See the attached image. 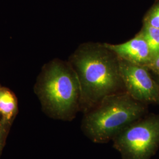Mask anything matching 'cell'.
<instances>
[{
    "label": "cell",
    "instance_id": "obj_12",
    "mask_svg": "<svg viewBox=\"0 0 159 159\" xmlns=\"http://www.w3.org/2000/svg\"><path fill=\"white\" fill-rule=\"evenodd\" d=\"M156 80H157V83H158V84H159V77H157Z\"/></svg>",
    "mask_w": 159,
    "mask_h": 159
},
{
    "label": "cell",
    "instance_id": "obj_9",
    "mask_svg": "<svg viewBox=\"0 0 159 159\" xmlns=\"http://www.w3.org/2000/svg\"><path fill=\"white\" fill-rule=\"evenodd\" d=\"M143 24L159 29V0L154 4L145 15Z\"/></svg>",
    "mask_w": 159,
    "mask_h": 159
},
{
    "label": "cell",
    "instance_id": "obj_6",
    "mask_svg": "<svg viewBox=\"0 0 159 159\" xmlns=\"http://www.w3.org/2000/svg\"><path fill=\"white\" fill-rule=\"evenodd\" d=\"M118 58L135 64L148 66L152 56L148 43L140 31L132 39L119 44H103Z\"/></svg>",
    "mask_w": 159,
    "mask_h": 159
},
{
    "label": "cell",
    "instance_id": "obj_2",
    "mask_svg": "<svg viewBox=\"0 0 159 159\" xmlns=\"http://www.w3.org/2000/svg\"><path fill=\"white\" fill-rule=\"evenodd\" d=\"M34 92L43 111L52 119L71 121L80 111L79 81L69 62L55 59L45 64Z\"/></svg>",
    "mask_w": 159,
    "mask_h": 159
},
{
    "label": "cell",
    "instance_id": "obj_4",
    "mask_svg": "<svg viewBox=\"0 0 159 159\" xmlns=\"http://www.w3.org/2000/svg\"><path fill=\"white\" fill-rule=\"evenodd\" d=\"M122 159H151L159 148V114H146L112 140Z\"/></svg>",
    "mask_w": 159,
    "mask_h": 159
},
{
    "label": "cell",
    "instance_id": "obj_5",
    "mask_svg": "<svg viewBox=\"0 0 159 159\" xmlns=\"http://www.w3.org/2000/svg\"><path fill=\"white\" fill-rule=\"evenodd\" d=\"M120 77L125 92L145 104H159V85L150 74L149 69L119 58Z\"/></svg>",
    "mask_w": 159,
    "mask_h": 159
},
{
    "label": "cell",
    "instance_id": "obj_11",
    "mask_svg": "<svg viewBox=\"0 0 159 159\" xmlns=\"http://www.w3.org/2000/svg\"><path fill=\"white\" fill-rule=\"evenodd\" d=\"M150 70L153 71L159 77V53L152 58L150 64L147 66Z\"/></svg>",
    "mask_w": 159,
    "mask_h": 159
},
{
    "label": "cell",
    "instance_id": "obj_3",
    "mask_svg": "<svg viewBox=\"0 0 159 159\" xmlns=\"http://www.w3.org/2000/svg\"><path fill=\"white\" fill-rule=\"evenodd\" d=\"M148 106L125 91L110 95L84 113L81 129L92 142L107 143L148 114Z\"/></svg>",
    "mask_w": 159,
    "mask_h": 159
},
{
    "label": "cell",
    "instance_id": "obj_10",
    "mask_svg": "<svg viewBox=\"0 0 159 159\" xmlns=\"http://www.w3.org/2000/svg\"><path fill=\"white\" fill-rule=\"evenodd\" d=\"M11 123L0 119V156L4 147L7 137L9 133Z\"/></svg>",
    "mask_w": 159,
    "mask_h": 159
},
{
    "label": "cell",
    "instance_id": "obj_1",
    "mask_svg": "<svg viewBox=\"0 0 159 159\" xmlns=\"http://www.w3.org/2000/svg\"><path fill=\"white\" fill-rule=\"evenodd\" d=\"M77 75L80 111L84 113L110 95L125 91L120 77L119 58L103 44H85L68 61Z\"/></svg>",
    "mask_w": 159,
    "mask_h": 159
},
{
    "label": "cell",
    "instance_id": "obj_8",
    "mask_svg": "<svg viewBox=\"0 0 159 159\" xmlns=\"http://www.w3.org/2000/svg\"><path fill=\"white\" fill-rule=\"evenodd\" d=\"M141 32L148 43L153 58L159 53V29L143 24Z\"/></svg>",
    "mask_w": 159,
    "mask_h": 159
},
{
    "label": "cell",
    "instance_id": "obj_7",
    "mask_svg": "<svg viewBox=\"0 0 159 159\" xmlns=\"http://www.w3.org/2000/svg\"><path fill=\"white\" fill-rule=\"evenodd\" d=\"M18 113V102L14 93L0 85V119L12 123Z\"/></svg>",
    "mask_w": 159,
    "mask_h": 159
}]
</instances>
